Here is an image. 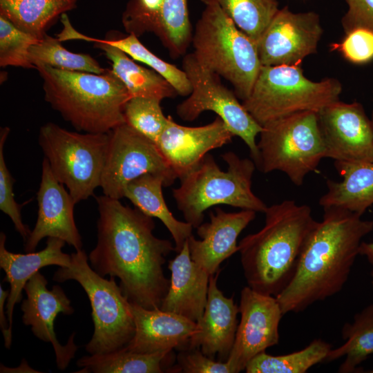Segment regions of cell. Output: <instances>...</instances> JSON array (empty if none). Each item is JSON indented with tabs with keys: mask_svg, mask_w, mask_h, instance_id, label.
Masks as SVG:
<instances>
[{
	"mask_svg": "<svg viewBox=\"0 0 373 373\" xmlns=\"http://www.w3.org/2000/svg\"><path fill=\"white\" fill-rule=\"evenodd\" d=\"M95 200L97 239L88 256L90 267L103 277L118 278L130 302L160 308L170 285L163 265L175 247L153 234V218L137 208L105 195Z\"/></svg>",
	"mask_w": 373,
	"mask_h": 373,
	"instance_id": "obj_1",
	"label": "cell"
},
{
	"mask_svg": "<svg viewBox=\"0 0 373 373\" xmlns=\"http://www.w3.org/2000/svg\"><path fill=\"white\" fill-rule=\"evenodd\" d=\"M300 253L296 271L276 296L285 315L300 312L341 291L373 221L338 208L323 209Z\"/></svg>",
	"mask_w": 373,
	"mask_h": 373,
	"instance_id": "obj_2",
	"label": "cell"
},
{
	"mask_svg": "<svg viewBox=\"0 0 373 373\" xmlns=\"http://www.w3.org/2000/svg\"><path fill=\"white\" fill-rule=\"evenodd\" d=\"M263 227L238 244L247 285L276 296L293 277L299 257L316 221L310 207L285 200L267 207Z\"/></svg>",
	"mask_w": 373,
	"mask_h": 373,
	"instance_id": "obj_3",
	"label": "cell"
},
{
	"mask_svg": "<svg viewBox=\"0 0 373 373\" xmlns=\"http://www.w3.org/2000/svg\"><path fill=\"white\" fill-rule=\"evenodd\" d=\"M45 100L77 131L108 133L126 123L124 107L131 96L107 69L102 74L37 66Z\"/></svg>",
	"mask_w": 373,
	"mask_h": 373,
	"instance_id": "obj_4",
	"label": "cell"
},
{
	"mask_svg": "<svg viewBox=\"0 0 373 373\" xmlns=\"http://www.w3.org/2000/svg\"><path fill=\"white\" fill-rule=\"evenodd\" d=\"M222 157L227 164V171H222L207 154L194 171L181 180L180 186L173 189L178 209L194 228L202 223L204 212L215 205L262 213L267 208L251 189L256 166L253 160L240 158L232 151Z\"/></svg>",
	"mask_w": 373,
	"mask_h": 373,
	"instance_id": "obj_5",
	"label": "cell"
},
{
	"mask_svg": "<svg viewBox=\"0 0 373 373\" xmlns=\"http://www.w3.org/2000/svg\"><path fill=\"white\" fill-rule=\"evenodd\" d=\"M191 42L198 63L230 82L237 97L245 100L262 66L256 43L216 4L206 6Z\"/></svg>",
	"mask_w": 373,
	"mask_h": 373,
	"instance_id": "obj_6",
	"label": "cell"
},
{
	"mask_svg": "<svg viewBox=\"0 0 373 373\" xmlns=\"http://www.w3.org/2000/svg\"><path fill=\"white\" fill-rule=\"evenodd\" d=\"M68 267H59L53 280L77 281L84 289L92 309L94 332L85 349L90 354H106L125 347L133 338L135 323L131 302L115 282L106 279L90 265L82 250L71 254Z\"/></svg>",
	"mask_w": 373,
	"mask_h": 373,
	"instance_id": "obj_7",
	"label": "cell"
},
{
	"mask_svg": "<svg viewBox=\"0 0 373 373\" xmlns=\"http://www.w3.org/2000/svg\"><path fill=\"white\" fill-rule=\"evenodd\" d=\"M336 79L313 82L300 66H262L249 96L242 104L260 125L302 111L318 112L339 101Z\"/></svg>",
	"mask_w": 373,
	"mask_h": 373,
	"instance_id": "obj_8",
	"label": "cell"
},
{
	"mask_svg": "<svg viewBox=\"0 0 373 373\" xmlns=\"http://www.w3.org/2000/svg\"><path fill=\"white\" fill-rule=\"evenodd\" d=\"M317 113L302 111L263 125L257 143L259 170L283 172L293 184L301 186L325 157Z\"/></svg>",
	"mask_w": 373,
	"mask_h": 373,
	"instance_id": "obj_9",
	"label": "cell"
},
{
	"mask_svg": "<svg viewBox=\"0 0 373 373\" xmlns=\"http://www.w3.org/2000/svg\"><path fill=\"white\" fill-rule=\"evenodd\" d=\"M108 141V133L70 131L52 122L41 126L39 144L45 158L76 204L100 186Z\"/></svg>",
	"mask_w": 373,
	"mask_h": 373,
	"instance_id": "obj_10",
	"label": "cell"
},
{
	"mask_svg": "<svg viewBox=\"0 0 373 373\" xmlns=\"http://www.w3.org/2000/svg\"><path fill=\"white\" fill-rule=\"evenodd\" d=\"M182 69L192 90L189 97L177 106L178 115L182 120L191 122L206 111H213L235 136L243 140L256 164L259 153L256 138L262 126L239 102L235 93L222 84L220 76L202 66L193 53L184 55Z\"/></svg>",
	"mask_w": 373,
	"mask_h": 373,
	"instance_id": "obj_11",
	"label": "cell"
},
{
	"mask_svg": "<svg viewBox=\"0 0 373 373\" xmlns=\"http://www.w3.org/2000/svg\"><path fill=\"white\" fill-rule=\"evenodd\" d=\"M108 135L100 184L104 195L120 200L126 185L146 173L163 177L165 186L178 179L157 144L126 123Z\"/></svg>",
	"mask_w": 373,
	"mask_h": 373,
	"instance_id": "obj_12",
	"label": "cell"
},
{
	"mask_svg": "<svg viewBox=\"0 0 373 373\" xmlns=\"http://www.w3.org/2000/svg\"><path fill=\"white\" fill-rule=\"evenodd\" d=\"M240 321L227 363L233 373L245 370L256 355L279 342L278 327L284 315L275 296L245 287L240 292Z\"/></svg>",
	"mask_w": 373,
	"mask_h": 373,
	"instance_id": "obj_13",
	"label": "cell"
},
{
	"mask_svg": "<svg viewBox=\"0 0 373 373\" xmlns=\"http://www.w3.org/2000/svg\"><path fill=\"white\" fill-rule=\"evenodd\" d=\"M323 29L318 14L295 13L285 6L279 9L258 41L262 66H300L316 52Z\"/></svg>",
	"mask_w": 373,
	"mask_h": 373,
	"instance_id": "obj_14",
	"label": "cell"
},
{
	"mask_svg": "<svg viewBox=\"0 0 373 373\" xmlns=\"http://www.w3.org/2000/svg\"><path fill=\"white\" fill-rule=\"evenodd\" d=\"M325 157L334 162H373V125L356 102H334L319 111Z\"/></svg>",
	"mask_w": 373,
	"mask_h": 373,
	"instance_id": "obj_15",
	"label": "cell"
},
{
	"mask_svg": "<svg viewBox=\"0 0 373 373\" xmlns=\"http://www.w3.org/2000/svg\"><path fill=\"white\" fill-rule=\"evenodd\" d=\"M48 281L39 272L34 274L24 287L26 298L21 304L22 321L30 326L31 331L39 339L52 344L57 367L64 370L75 356L78 347L74 343L73 333L65 345L57 338L54 322L59 313L70 315L74 309L70 300L59 285L47 288Z\"/></svg>",
	"mask_w": 373,
	"mask_h": 373,
	"instance_id": "obj_16",
	"label": "cell"
},
{
	"mask_svg": "<svg viewBox=\"0 0 373 373\" xmlns=\"http://www.w3.org/2000/svg\"><path fill=\"white\" fill-rule=\"evenodd\" d=\"M168 117L156 144L180 180L200 165L208 152L230 143L235 136L218 116L197 127L180 125Z\"/></svg>",
	"mask_w": 373,
	"mask_h": 373,
	"instance_id": "obj_17",
	"label": "cell"
},
{
	"mask_svg": "<svg viewBox=\"0 0 373 373\" xmlns=\"http://www.w3.org/2000/svg\"><path fill=\"white\" fill-rule=\"evenodd\" d=\"M38 216L36 224L25 241L24 251L33 252L41 240L53 237L63 240L76 251L82 248V236L74 218L75 202L59 182L44 157L37 193Z\"/></svg>",
	"mask_w": 373,
	"mask_h": 373,
	"instance_id": "obj_18",
	"label": "cell"
},
{
	"mask_svg": "<svg viewBox=\"0 0 373 373\" xmlns=\"http://www.w3.org/2000/svg\"><path fill=\"white\" fill-rule=\"evenodd\" d=\"M256 212L244 210L226 212L220 208L210 212V222L197 227L201 240L191 235L188 238L191 259L210 275L220 269L221 263L238 251L237 239L242 230L256 218Z\"/></svg>",
	"mask_w": 373,
	"mask_h": 373,
	"instance_id": "obj_19",
	"label": "cell"
},
{
	"mask_svg": "<svg viewBox=\"0 0 373 373\" xmlns=\"http://www.w3.org/2000/svg\"><path fill=\"white\" fill-rule=\"evenodd\" d=\"M135 331L124 347L127 350L151 354L186 349L189 341L199 331L198 323L160 308L146 309L131 302Z\"/></svg>",
	"mask_w": 373,
	"mask_h": 373,
	"instance_id": "obj_20",
	"label": "cell"
},
{
	"mask_svg": "<svg viewBox=\"0 0 373 373\" xmlns=\"http://www.w3.org/2000/svg\"><path fill=\"white\" fill-rule=\"evenodd\" d=\"M220 270L210 275L207 300L199 322V331L191 336L187 348H198L213 358L216 354L224 362L233 347L238 327L239 307L233 297L225 296L218 289Z\"/></svg>",
	"mask_w": 373,
	"mask_h": 373,
	"instance_id": "obj_21",
	"label": "cell"
},
{
	"mask_svg": "<svg viewBox=\"0 0 373 373\" xmlns=\"http://www.w3.org/2000/svg\"><path fill=\"white\" fill-rule=\"evenodd\" d=\"M170 285L160 309L198 323L207 300L210 274L191 258L188 240L178 255L169 260Z\"/></svg>",
	"mask_w": 373,
	"mask_h": 373,
	"instance_id": "obj_22",
	"label": "cell"
},
{
	"mask_svg": "<svg viewBox=\"0 0 373 373\" xmlns=\"http://www.w3.org/2000/svg\"><path fill=\"white\" fill-rule=\"evenodd\" d=\"M6 239L5 233L1 232L0 267L6 273L3 280L10 284L6 313L9 323V332L12 335L14 308L22 299V290L27 282L42 267L50 265L68 267L71 262V255L62 251L66 242L57 238H48L44 249L25 254L7 250Z\"/></svg>",
	"mask_w": 373,
	"mask_h": 373,
	"instance_id": "obj_23",
	"label": "cell"
},
{
	"mask_svg": "<svg viewBox=\"0 0 373 373\" xmlns=\"http://www.w3.org/2000/svg\"><path fill=\"white\" fill-rule=\"evenodd\" d=\"M65 40L81 39L93 41L95 47L104 52L111 62L112 72L121 80L131 97H146L162 101L173 98L178 94L162 76L151 68L137 64L134 59L119 48L82 35L68 26L64 33Z\"/></svg>",
	"mask_w": 373,
	"mask_h": 373,
	"instance_id": "obj_24",
	"label": "cell"
},
{
	"mask_svg": "<svg viewBox=\"0 0 373 373\" xmlns=\"http://www.w3.org/2000/svg\"><path fill=\"white\" fill-rule=\"evenodd\" d=\"M334 166L343 179L327 180V191L320 198L319 205L362 216L373 204V162H334Z\"/></svg>",
	"mask_w": 373,
	"mask_h": 373,
	"instance_id": "obj_25",
	"label": "cell"
},
{
	"mask_svg": "<svg viewBox=\"0 0 373 373\" xmlns=\"http://www.w3.org/2000/svg\"><path fill=\"white\" fill-rule=\"evenodd\" d=\"M165 180L160 175L144 174L130 182L124 190L128 199L145 215L158 218L170 232L175 242V251L180 252L190 236L193 226L176 219L168 208L162 194Z\"/></svg>",
	"mask_w": 373,
	"mask_h": 373,
	"instance_id": "obj_26",
	"label": "cell"
},
{
	"mask_svg": "<svg viewBox=\"0 0 373 373\" xmlns=\"http://www.w3.org/2000/svg\"><path fill=\"white\" fill-rule=\"evenodd\" d=\"M78 0H0V15L38 39L59 16L77 7Z\"/></svg>",
	"mask_w": 373,
	"mask_h": 373,
	"instance_id": "obj_27",
	"label": "cell"
},
{
	"mask_svg": "<svg viewBox=\"0 0 373 373\" xmlns=\"http://www.w3.org/2000/svg\"><path fill=\"white\" fill-rule=\"evenodd\" d=\"M341 334L345 342L337 348H332L324 361L345 357L338 372H357L358 366L373 354V303L356 314L352 323H346Z\"/></svg>",
	"mask_w": 373,
	"mask_h": 373,
	"instance_id": "obj_28",
	"label": "cell"
},
{
	"mask_svg": "<svg viewBox=\"0 0 373 373\" xmlns=\"http://www.w3.org/2000/svg\"><path fill=\"white\" fill-rule=\"evenodd\" d=\"M171 352L166 350L142 354L128 351L124 347L112 352L80 358L77 365L82 370L77 372L162 373L164 362Z\"/></svg>",
	"mask_w": 373,
	"mask_h": 373,
	"instance_id": "obj_29",
	"label": "cell"
},
{
	"mask_svg": "<svg viewBox=\"0 0 373 373\" xmlns=\"http://www.w3.org/2000/svg\"><path fill=\"white\" fill-rule=\"evenodd\" d=\"M331 349V344L318 338L305 348L285 355L272 356L263 352L254 357L245 370L247 373H305L323 362Z\"/></svg>",
	"mask_w": 373,
	"mask_h": 373,
	"instance_id": "obj_30",
	"label": "cell"
},
{
	"mask_svg": "<svg viewBox=\"0 0 373 373\" xmlns=\"http://www.w3.org/2000/svg\"><path fill=\"white\" fill-rule=\"evenodd\" d=\"M206 6L216 4L236 26L256 43L276 15V0H200Z\"/></svg>",
	"mask_w": 373,
	"mask_h": 373,
	"instance_id": "obj_31",
	"label": "cell"
},
{
	"mask_svg": "<svg viewBox=\"0 0 373 373\" xmlns=\"http://www.w3.org/2000/svg\"><path fill=\"white\" fill-rule=\"evenodd\" d=\"M29 59L35 67L47 65L55 68L102 74L107 69L88 54L76 53L66 50L58 38L45 34L29 50Z\"/></svg>",
	"mask_w": 373,
	"mask_h": 373,
	"instance_id": "obj_32",
	"label": "cell"
},
{
	"mask_svg": "<svg viewBox=\"0 0 373 373\" xmlns=\"http://www.w3.org/2000/svg\"><path fill=\"white\" fill-rule=\"evenodd\" d=\"M155 35L173 59L186 53L193 37L187 0H164Z\"/></svg>",
	"mask_w": 373,
	"mask_h": 373,
	"instance_id": "obj_33",
	"label": "cell"
},
{
	"mask_svg": "<svg viewBox=\"0 0 373 373\" xmlns=\"http://www.w3.org/2000/svg\"><path fill=\"white\" fill-rule=\"evenodd\" d=\"M102 40L119 48L133 59L149 66L168 81L178 95L189 96L191 93V85L184 70L156 56L135 35L128 34L126 37L108 36Z\"/></svg>",
	"mask_w": 373,
	"mask_h": 373,
	"instance_id": "obj_34",
	"label": "cell"
},
{
	"mask_svg": "<svg viewBox=\"0 0 373 373\" xmlns=\"http://www.w3.org/2000/svg\"><path fill=\"white\" fill-rule=\"evenodd\" d=\"M160 102L151 98L131 97L124 111L126 123L155 144L169 120L162 111Z\"/></svg>",
	"mask_w": 373,
	"mask_h": 373,
	"instance_id": "obj_35",
	"label": "cell"
},
{
	"mask_svg": "<svg viewBox=\"0 0 373 373\" xmlns=\"http://www.w3.org/2000/svg\"><path fill=\"white\" fill-rule=\"evenodd\" d=\"M39 39L17 28L0 15V66L35 68L29 59L30 47Z\"/></svg>",
	"mask_w": 373,
	"mask_h": 373,
	"instance_id": "obj_36",
	"label": "cell"
},
{
	"mask_svg": "<svg viewBox=\"0 0 373 373\" xmlns=\"http://www.w3.org/2000/svg\"><path fill=\"white\" fill-rule=\"evenodd\" d=\"M163 1L164 0H129L122 17L126 32L137 37L146 32L155 34Z\"/></svg>",
	"mask_w": 373,
	"mask_h": 373,
	"instance_id": "obj_37",
	"label": "cell"
},
{
	"mask_svg": "<svg viewBox=\"0 0 373 373\" xmlns=\"http://www.w3.org/2000/svg\"><path fill=\"white\" fill-rule=\"evenodd\" d=\"M10 128H1L0 131V209L11 219L17 231L23 238L24 242L30 231L22 222L21 205L15 200L13 184L15 180L5 162L3 148L8 136Z\"/></svg>",
	"mask_w": 373,
	"mask_h": 373,
	"instance_id": "obj_38",
	"label": "cell"
},
{
	"mask_svg": "<svg viewBox=\"0 0 373 373\" xmlns=\"http://www.w3.org/2000/svg\"><path fill=\"white\" fill-rule=\"evenodd\" d=\"M331 49L340 52L352 63L369 62L373 59V32L365 28L352 30L341 43L332 44Z\"/></svg>",
	"mask_w": 373,
	"mask_h": 373,
	"instance_id": "obj_39",
	"label": "cell"
},
{
	"mask_svg": "<svg viewBox=\"0 0 373 373\" xmlns=\"http://www.w3.org/2000/svg\"><path fill=\"white\" fill-rule=\"evenodd\" d=\"M177 361L178 365L173 371L175 372L233 373L227 361H215L198 348H186L180 350Z\"/></svg>",
	"mask_w": 373,
	"mask_h": 373,
	"instance_id": "obj_40",
	"label": "cell"
},
{
	"mask_svg": "<svg viewBox=\"0 0 373 373\" xmlns=\"http://www.w3.org/2000/svg\"><path fill=\"white\" fill-rule=\"evenodd\" d=\"M345 1L348 10L341 20L345 33L356 28L373 32V0Z\"/></svg>",
	"mask_w": 373,
	"mask_h": 373,
	"instance_id": "obj_41",
	"label": "cell"
},
{
	"mask_svg": "<svg viewBox=\"0 0 373 373\" xmlns=\"http://www.w3.org/2000/svg\"><path fill=\"white\" fill-rule=\"evenodd\" d=\"M9 290H4L0 285V327L4 338V345L7 349H10L12 344V335L9 332V323L4 312L5 301L8 299Z\"/></svg>",
	"mask_w": 373,
	"mask_h": 373,
	"instance_id": "obj_42",
	"label": "cell"
},
{
	"mask_svg": "<svg viewBox=\"0 0 373 373\" xmlns=\"http://www.w3.org/2000/svg\"><path fill=\"white\" fill-rule=\"evenodd\" d=\"M359 255L366 257L367 261L373 266V241L361 242L359 247Z\"/></svg>",
	"mask_w": 373,
	"mask_h": 373,
	"instance_id": "obj_43",
	"label": "cell"
},
{
	"mask_svg": "<svg viewBox=\"0 0 373 373\" xmlns=\"http://www.w3.org/2000/svg\"><path fill=\"white\" fill-rule=\"evenodd\" d=\"M371 276H372V289H373V271L371 272Z\"/></svg>",
	"mask_w": 373,
	"mask_h": 373,
	"instance_id": "obj_44",
	"label": "cell"
},
{
	"mask_svg": "<svg viewBox=\"0 0 373 373\" xmlns=\"http://www.w3.org/2000/svg\"><path fill=\"white\" fill-rule=\"evenodd\" d=\"M365 372H367V373H373V370H369L367 371H365Z\"/></svg>",
	"mask_w": 373,
	"mask_h": 373,
	"instance_id": "obj_45",
	"label": "cell"
},
{
	"mask_svg": "<svg viewBox=\"0 0 373 373\" xmlns=\"http://www.w3.org/2000/svg\"><path fill=\"white\" fill-rule=\"evenodd\" d=\"M371 120H372V125H373V112H372V118H371Z\"/></svg>",
	"mask_w": 373,
	"mask_h": 373,
	"instance_id": "obj_46",
	"label": "cell"
}]
</instances>
